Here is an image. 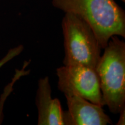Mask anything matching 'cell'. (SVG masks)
Wrapping results in <instances>:
<instances>
[{
  "label": "cell",
  "mask_w": 125,
  "mask_h": 125,
  "mask_svg": "<svg viewBox=\"0 0 125 125\" xmlns=\"http://www.w3.org/2000/svg\"><path fill=\"white\" fill-rule=\"evenodd\" d=\"M52 5L88 23L102 49L112 36L125 38V12L114 0H52Z\"/></svg>",
  "instance_id": "1"
},
{
  "label": "cell",
  "mask_w": 125,
  "mask_h": 125,
  "mask_svg": "<svg viewBox=\"0 0 125 125\" xmlns=\"http://www.w3.org/2000/svg\"><path fill=\"white\" fill-rule=\"evenodd\" d=\"M104 49L96 70L104 106L117 114L125 108V43L112 36Z\"/></svg>",
  "instance_id": "2"
},
{
  "label": "cell",
  "mask_w": 125,
  "mask_h": 125,
  "mask_svg": "<svg viewBox=\"0 0 125 125\" xmlns=\"http://www.w3.org/2000/svg\"><path fill=\"white\" fill-rule=\"evenodd\" d=\"M62 27L64 65H81L96 70L102 48L92 27L80 17L71 13H65Z\"/></svg>",
  "instance_id": "3"
},
{
  "label": "cell",
  "mask_w": 125,
  "mask_h": 125,
  "mask_svg": "<svg viewBox=\"0 0 125 125\" xmlns=\"http://www.w3.org/2000/svg\"><path fill=\"white\" fill-rule=\"evenodd\" d=\"M57 87L64 96H77L104 106L96 70L81 65H64L56 70Z\"/></svg>",
  "instance_id": "4"
},
{
  "label": "cell",
  "mask_w": 125,
  "mask_h": 125,
  "mask_svg": "<svg viewBox=\"0 0 125 125\" xmlns=\"http://www.w3.org/2000/svg\"><path fill=\"white\" fill-rule=\"evenodd\" d=\"M68 111H63L64 125L111 124L108 115L100 105L77 96H65Z\"/></svg>",
  "instance_id": "5"
},
{
  "label": "cell",
  "mask_w": 125,
  "mask_h": 125,
  "mask_svg": "<svg viewBox=\"0 0 125 125\" xmlns=\"http://www.w3.org/2000/svg\"><path fill=\"white\" fill-rule=\"evenodd\" d=\"M48 76L41 78L36 96L38 125H64L63 111L58 98H52Z\"/></svg>",
  "instance_id": "6"
},
{
  "label": "cell",
  "mask_w": 125,
  "mask_h": 125,
  "mask_svg": "<svg viewBox=\"0 0 125 125\" xmlns=\"http://www.w3.org/2000/svg\"><path fill=\"white\" fill-rule=\"evenodd\" d=\"M23 45H19L15 48L10 49L8 53L6 54L5 56H4L3 58L0 60V68L3 66L4 64H5L7 62L12 60L16 56H18L20 54V53L23 51Z\"/></svg>",
  "instance_id": "7"
},
{
  "label": "cell",
  "mask_w": 125,
  "mask_h": 125,
  "mask_svg": "<svg viewBox=\"0 0 125 125\" xmlns=\"http://www.w3.org/2000/svg\"><path fill=\"white\" fill-rule=\"evenodd\" d=\"M120 116L118 122H117V125H125V108H123L120 111L119 113Z\"/></svg>",
  "instance_id": "8"
},
{
  "label": "cell",
  "mask_w": 125,
  "mask_h": 125,
  "mask_svg": "<svg viewBox=\"0 0 125 125\" xmlns=\"http://www.w3.org/2000/svg\"><path fill=\"white\" fill-rule=\"evenodd\" d=\"M121 1H122V2H125V0H121Z\"/></svg>",
  "instance_id": "9"
}]
</instances>
